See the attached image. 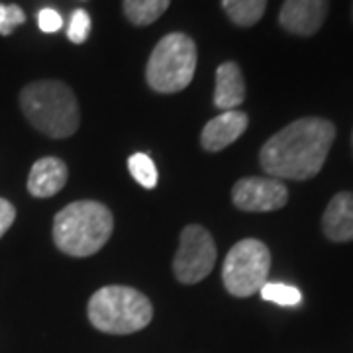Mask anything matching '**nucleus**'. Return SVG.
<instances>
[{
  "mask_svg": "<svg viewBox=\"0 0 353 353\" xmlns=\"http://www.w3.org/2000/svg\"><path fill=\"white\" fill-rule=\"evenodd\" d=\"M336 126L324 118H301L265 141L259 163L273 179L306 181L316 176L326 163Z\"/></svg>",
  "mask_w": 353,
  "mask_h": 353,
  "instance_id": "1",
  "label": "nucleus"
},
{
  "mask_svg": "<svg viewBox=\"0 0 353 353\" xmlns=\"http://www.w3.org/2000/svg\"><path fill=\"white\" fill-rule=\"evenodd\" d=\"M20 106L28 122L55 139L73 136L81 124L75 92L61 81H36L22 88Z\"/></svg>",
  "mask_w": 353,
  "mask_h": 353,
  "instance_id": "2",
  "label": "nucleus"
},
{
  "mask_svg": "<svg viewBox=\"0 0 353 353\" xmlns=\"http://www.w3.org/2000/svg\"><path fill=\"white\" fill-rule=\"evenodd\" d=\"M112 212L97 201H79L65 206L53 220V241L67 255L88 257L110 240Z\"/></svg>",
  "mask_w": 353,
  "mask_h": 353,
  "instance_id": "3",
  "label": "nucleus"
},
{
  "mask_svg": "<svg viewBox=\"0 0 353 353\" xmlns=\"http://www.w3.org/2000/svg\"><path fill=\"white\" fill-rule=\"evenodd\" d=\"M88 320L104 334H134L153 318V306L145 294L132 287L110 285L99 289L88 301Z\"/></svg>",
  "mask_w": 353,
  "mask_h": 353,
  "instance_id": "4",
  "label": "nucleus"
},
{
  "mask_svg": "<svg viewBox=\"0 0 353 353\" xmlns=\"http://www.w3.org/2000/svg\"><path fill=\"white\" fill-rule=\"evenodd\" d=\"M196 71V46L183 32L167 34L153 48L145 67L148 85L161 94L187 88Z\"/></svg>",
  "mask_w": 353,
  "mask_h": 353,
  "instance_id": "5",
  "label": "nucleus"
},
{
  "mask_svg": "<svg viewBox=\"0 0 353 353\" xmlns=\"http://www.w3.org/2000/svg\"><path fill=\"white\" fill-rule=\"evenodd\" d=\"M271 271V253L263 241H238L224 259L222 281L230 294L234 296H252L259 292L267 283Z\"/></svg>",
  "mask_w": 353,
  "mask_h": 353,
  "instance_id": "6",
  "label": "nucleus"
},
{
  "mask_svg": "<svg viewBox=\"0 0 353 353\" xmlns=\"http://www.w3.org/2000/svg\"><path fill=\"white\" fill-rule=\"evenodd\" d=\"M216 263V243L199 224L181 232V243L173 259V273L183 285H194L210 275Z\"/></svg>",
  "mask_w": 353,
  "mask_h": 353,
  "instance_id": "7",
  "label": "nucleus"
},
{
  "mask_svg": "<svg viewBox=\"0 0 353 353\" xmlns=\"http://www.w3.org/2000/svg\"><path fill=\"white\" fill-rule=\"evenodd\" d=\"M232 201L243 212H271L287 204L289 190L273 176H245L234 185Z\"/></svg>",
  "mask_w": 353,
  "mask_h": 353,
  "instance_id": "8",
  "label": "nucleus"
},
{
  "mask_svg": "<svg viewBox=\"0 0 353 353\" xmlns=\"http://www.w3.org/2000/svg\"><path fill=\"white\" fill-rule=\"evenodd\" d=\"M328 16V0H285L279 24L294 36H314Z\"/></svg>",
  "mask_w": 353,
  "mask_h": 353,
  "instance_id": "9",
  "label": "nucleus"
},
{
  "mask_svg": "<svg viewBox=\"0 0 353 353\" xmlns=\"http://www.w3.org/2000/svg\"><path fill=\"white\" fill-rule=\"evenodd\" d=\"M248 122H250L248 114L240 110H228L216 116L202 128V148L206 152H220L228 145H232L245 132Z\"/></svg>",
  "mask_w": 353,
  "mask_h": 353,
  "instance_id": "10",
  "label": "nucleus"
},
{
  "mask_svg": "<svg viewBox=\"0 0 353 353\" xmlns=\"http://www.w3.org/2000/svg\"><path fill=\"white\" fill-rule=\"evenodd\" d=\"M67 165L57 157H41L32 165L28 175V190L38 196L48 199L57 194L67 183Z\"/></svg>",
  "mask_w": 353,
  "mask_h": 353,
  "instance_id": "11",
  "label": "nucleus"
},
{
  "mask_svg": "<svg viewBox=\"0 0 353 353\" xmlns=\"http://www.w3.org/2000/svg\"><path fill=\"white\" fill-rule=\"evenodd\" d=\"M326 238L338 243L353 241V192H338L322 218Z\"/></svg>",
  "mask_w": 353,
  "mask_h": 353,
  "instance_id": "12",
  "label": "nucleus"
},
{
  "mask_svg": "<svg viewBox=\"0 0 353 353\" xmlns=\"http://www.w3.org/2000/svg\"><path fill=\"white\" fill-rule=\"evenodd\" d=\"M245 101V81L240 65L226 61L216 69L214 106L220 110H238Z\"/></svg>",
  "mask_w": 353,
  "mask_h": 353,
  "instance_id": "13",
  "label": "nucleus"
},
{
  "mask_svg": "<svg viewBox=\"0 0 353 353\" xmlns=\"http://www.w3.org/2000/svg\"><path fill=\"white\" fill-rule=\"evenodd\" d=\"M222 8L234 24L250 28L263 18L267 0H222Z\"/></svg>",
  "mask_w": 353,
  "mask_h": 353,
  "instance_id": "14",
  "label": "nucleus"
},
{
  "mask_svg": "<svg viewBox=\"0 0 353 353\" xmlns=\"http://www.w3.org/2000/svg\"><path fill=\"white\" fill-rule=\"evenodd\" d=\"M171 0H124V14L136 26H150L161 18Z\"/></svg>",
  "mask_w": 353,
  "mask_h": 353,
  "instance_id": "15",
  "label": "nucleus"
},
{
  "mask_svg": "<svg viewBox=\"0 0 353 353\" xmlns=\"http://www.w3.org/2000/svg\"><path fill=\"white\" fill-rule=\"evenodd\" d=\"M261 299L267 303H275L279 306H296L303 301V292L292 287V285H285V283H265L261 287Z\"/></svg>",
  "mask_w": 353,
  "mask_h": 353,
  "instance_id": "16",
  "label": "nucleus"
},
{
  "mask_svg": "<svg viewBox=\"0 0 353 353\" xmlns=\"http://www.w3.org/2000/svg\"><path fill=\"white\" fill-rule=\"evenodd\" d=\"M128 169L143 189H153L157 185V169H155V163H153L150 155L134 153L128 159Z\"/></svg>",
  "mask_w": 353,
  "mask_h": 353,
  "instance_id": "17",
  "label": "nucleus"
},
{
  "mask_svg": "<svg viewBox=\"0 0 353 353\" xmlns=\"http://www.w3.org/2000/svg\"><path fill=\"white\" fill-rule=\"evenodd\" d=\"M90 26H92V22H90V16H88L87 10H83V8L75 10L69 18V24H67V38H69V41L85 43L88 34H90Z\"/></svg>",
  "mask_w": 353,
  "mask_h": 353,
  "instance_id": "18",
  "label": "nucleus"
},
{
  "mask_svg": "<svg viewBox=\"0 0 353 353\" xmlns=\"http://www.w3.org/2000/svg\"><path fill=\"white\" fill-rule=\"evenodd\" d=\"M24 22L26 14L18 4H0V36H10L14 28Z\"/></svg>",
  "mask_w": 353,
  "mask_h": 353,
  "instance_id": "19",
  "label": "nucleus"
},
{
  "mask_svg": "<svg viewBox=\"0 0 353 353\" xmlns=\"http://www.w3.org/2000/svg\"><path fill=\"white\" fill-rule=\"evenodd\" d=\"M38 26L43 34H55L63 28V18L55 8H41L38 12Z\"/></svg>",
  "mask_w": 353,
  "mask_h": 353,
  "instance_id": "20",
  "label": "nucleus"
},
{
  "mask_svg": "<svg viewBox=\"0 0 353 353\" xmlns=\"http://www.w3.org/2000/svg\"><path fill=\"white\" fill-rule=\"evenodd\" d=\"M16 220V208L8 201L0 199V238L8 232V228L12 226Z\"/></svg>",
  "mask_w": 353,
  "mask_h": 353,
  "instance_id": "21",
  "label": "nucleus"
},
{
  "mask_svg": "<svg viewBox=\"0 0 353 353\" xmlns=\"http://www.w3.org/2000/svg\"><path fill=\"white\" fill-rule=\"evenodd\" d=\"M352 143H353V136H352Z\"/></svg>",
  "mask_w": 353,
  "mask_h": 353,
  "instance_id": "22",
  "label": "nucleus"
},
{
  "mask_svg": "<svg viewBox=\"0 0 353 353\" xmlns=\"http://www.w3.org/2000/svg\"><path fill=\"white\" fill-rule=\"evenodd\" d=\"M352 14H353V8H352Z\"/></svg>",
  "mask_w": 353,
  "mask_h": 353,
  "instance_id": "23",
  "label": "nucleus"
}]
</instances>
